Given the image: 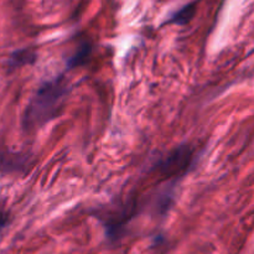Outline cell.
Instances as JSON below:
<instances>
[{
    "mask_svg": "<svg viewBox=\"0 0 254 254\" xmlns=\"http://www.w3.org/2000/svg\"><path fill=\"white\" fill-rule=\"evenodd\" d=\"M138 207L136 197H128L126 202L121 203L114 210L108 211L102 216V223H103L106 236L109 241L116 242L121 240L122 236L126 232V227L134 217Z\"/></svg>",
    "mask_w": 254,
    "mask_h": 254,
    "instance_id": "obj_2",
    "label": "cell"
},
{
    "mask_svg": "<svg viewBox=\"0 0 254 254\" xmlns=\"http://www.w3.org/2000/svg\"><path fill=\"white\" fill-rule=\"evenodd\" d=\"M193 156H195L193 149H191L190 146H178L175 150L171 151L166 158H164L159 163L158 171L166 178L184 175L188 169L192 165Z\"/></svg>",
    "mask_w": 254,
    "mask_h": 254,
    "instance_id": "obj_3",
    "label": "cell"
},
{
    "mask_svg": "<svg viewBox=\"0 0 254 254\" xmlns=\"http://www.w3.org/2000/svg\"><path fill=\"white\" fill-rule=\"evenodd\" d=\"M69 86L64 76L46 81L37 88L25 112V127L36 129L56 118L69 93Z\"/></svg>",
    "mask_w": 254,
    "mask_h": 254,
    "instance_id": "obj_1",
    "label": "cell"
},
{
    "mask_svg": "<svg viewBox=\"0 0 254 254\" xmlns=\"http://www.w3.org/2000/svg\"><path fill=\"white\" fill-rule=\"evenodd\" d=\"M37 54L31 49L17 50L10 57V66L11 67H21L25 64H31L36 61Z\"/></svg>",
    "mask_w": 254,
    "mask_h": 254,
    "instance_id": "obj_5",
    "label": "cell"
},
{
    "mask_svg": "<svg viewBox=\"0 0 254 254\" xmlns=\"http://www.w3.org/2000/svg\"><path fill=\"white\" fill-rule=\"evenodd\" d=\"M92 54V45L88 41L82 42L81 45H78V47L76 49V51L71 55V57L67 61V67L69 69L77 68L79 66H83L87 61H88L89 56Z\"/></svg>",
    "mask_w": 254,
    "mask_h": 254,
    "instance_id": "obj_4",
    "label": "cell"
},
{
    "mask_svg": "<svg viewBox=\"0 0 254 254\" xmlns=\"http://www.w3.org/2000/svg\"><path fill=\"white\" fill-rule=\"evenodd\" d=\"M7 223H9V215L4 211H0V232L6 227Z\"/></svg>",
    "mask_w": 254,
    "mask_h": 254,
    "instance_id": "obj_7",
    "label": "cell"
},
{
    "mask_svg": "<svg viewBox=\"0 0 254 254\" xmlns=\"http://www.w3.org/2000/svg\"><path fill=\"white\" fill-rule=\"evenodd\" d=\"M196 12V5L195 4H189L186 6L181 7L179 11H176L173 16L170 17V20L168 21V24H175V25H186L192 20V17L195 16Z\"/></svg>",
    "mask_w": 254,
    "mask_h": 254,
    "instance_id": "obj_6",
    "label": "cell"
},
{
    "mask_svg": "<svg viewBox=\"0 0 254 254\" xmlns=\"http://www.w3.org/2000/svg\"><path fill=\"white\" fill-rule=\"evenodd\" d=\"M0 159H1V158H0Z\"/></svg>",
    "mask_w": 254,
    "mask_h": 254,
    "instance_id": "obj_8",
    "label": "cell"
}]
</instances>
